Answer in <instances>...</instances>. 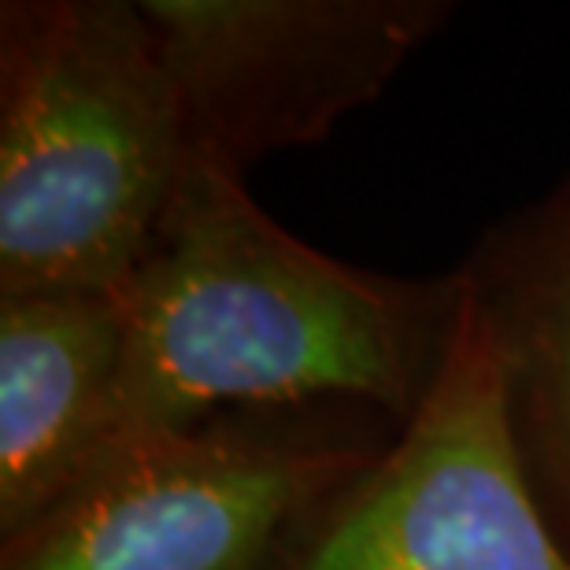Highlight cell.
<instances>
[{
    "label": "cell",
    "instance_id": "1",
    "mask_svg": "<svg viewBox=\"0 0 570 570\" xmlns=\"http://www.w3.org/2000/svg\"><path fill=\"white\" fill-rule=\"evenodd\" d=\"M111 438L367 404L404 419L449 341L460 282L374 278L293 237L204 156L122 285ZM105 455V452H100Z\"/></svg>",
    "mask_w": 570,
    "mask_h": 570
},
{
    "label": "cell",
    "instance_id": "2",
    "mask_svg": "<svg viewBox=\"0 0 570 570\" xmlns=\"http://www.w3.org/2000/svg\"><path fill=\"white\" fill-rule=\"evenodd\" d=\"M189 164L141 0L0 8V301L122 289Z\"/></svg>",
    "mask_w": 570,
    "mask_h": 570
},
{
    "label": "cell",
    "instance_id": "3",
    "mask_svg": "<svg viewBox=\"0 0 570 570\" xmlns=\"http://www.w3.org/2000/svg\"><path fill=\"white\" fill-rule=\"evenodd\" d=\"M382 444L289 415H230L116 441L4 541L0 570H275Z\"/></svg>",
    "mask_w": 570,
    "mask_h": 570
},
{
    "label": "cell",
    "instance_id": "4",
    "mask_svg": "<svg viewBox=\"0 0 570 570\" xmlns=\"http://www.w3.org/2000/svg\"><path fill=\"white\" fill-rule=\"evenodd\" d=\"M423 401L275 570H570L511 423L508 356L463 275Z\"/></svg>",
    "mask_w": 570,
    "mask_h": 570
},
{
    "label": "cell",
    "instance_id": "5",
    "mask_svg": "<svg viewBox=\"0 0 570 570\" xmlns=\"http://www.w3.org/2000/svg\"><path fill=\"white\" fill-rule=\"evenodd\" d=\"M193 156L245 175L371 105L449 16L438 0H141Z\"/></svg>",
    "mask_w": 570,
    "mask_h": 570
},
{
    "label": "cell",
    "instance_id": "6",
    "mask_svg": "<svg viewBox=\"0 0 570 570\" xmlns=\"http://www.w3.org/2000/svg\"><path fill=\"white\" fill-rule=\"evenodd\" d=\"M119 293L0 301V533L16 538L89 474L111 438Z\"/></svg>",
    "mask_w": 570,
    "mask_h": 570
},
{
    "label": "cell",
    "instance_id": "7",
    "mask_svg": "<svg viewBox=\"0 0 570 570\" xmlns=\"http://www.w3.org/2000/svg\"><path fill=\"white\" fill-rule=\"evenodd\" d=\"M508 356L511 423L544 511L570 549V186L463 275Z\"/></svg>",
    "mask_w": 570,
    "mask_h": 570
}]
</instances>
